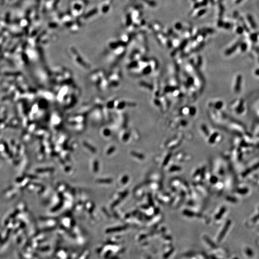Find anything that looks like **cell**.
Returning <instances> with one entry per match:
<instances>
[{
	"instance_id": "cell-3",
	"label": "cell",
	"mask_w": 259,
	"mask_h": 259,
	"mask_svg": "<svg viewBox=\"0 0 259 259\" xmlns=\"http://www.w3.org/2000/svg\"><path fill=\"white\" fill-rule=\"evenodd\" d=\"M195 111H195V109L194 108H193L191 109L190 110V114H191V115H193V114H194L195 113Z\"/></svg>"
},
{
	"instance_id": "cell-1",
	"label": "cell",
	"mask_w": 259,
	"mask_h": 259,
	"mask_svg": "<svg viewBox=\"0 0 259 259\" xmlns=\"http://www.w3.org/2000/svg\"><path fill=\"white\" fill-rule=\"evenodd\" d=\"M221 106H222V103H221V102H217V103L216 104V108L217 109H220V108L221 107Z\"/></svg>"
},
{
	"instance_id": "cell-2",
	"label": "cell",
	"mask_w": 259,
	"mask_h": 259,
	"mask_svg": "<svg viewBox=\"0 0 259 259\" xmlns=\"http://www.w3.org/2000/svg\"><path fill=\"white\" fill-rule=\"evenodd\" d=\"M216 136H217V134L214 133V134L212 135V136L211 137H212V138H212V139L211 138V139H210V142H211L212 143H213V142L214 140H215V138L216 137Z\"/></svg>"
},
{
	"instance_id": "cell-4",
	"label": "cell",
	"mask_w": 259,
	"mask_h": 259,
	"mask_svg": "<svg viewBox=\"0 0 259 259\" xmlns=\"http://www.w3.org/2000/svg\"><path fill=\"white\" fill-rule=\"evenodd\" d=\"M201 12H200V13H199V14H198V15H202V14H204V13L205 12V10H202V11H201Z\"/></svg>"
}]
</instances>
